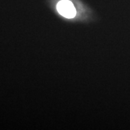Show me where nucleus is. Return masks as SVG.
Listing matches in <instances>:
<instances>
[{
    "label": "nucleus",
    "mask_w": 130,
    "mask_h": 130,
    "mask_svg": "<svg viewBox=\"0 0 130 130\" xmlns=\"http://www.w3.org/2000/svg\"><path fill=\"white\" fill-rule=\"evenodd\" d=\"M57 9L60 14L66 18H72L76 14V10L71 1L62 0L57 5Z\"/></svg>",
    "instance_id": "1"
}]
</instances>
